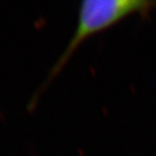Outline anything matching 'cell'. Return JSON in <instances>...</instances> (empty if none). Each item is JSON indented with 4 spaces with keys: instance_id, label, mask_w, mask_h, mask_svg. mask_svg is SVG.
Wrapping results in <instances>:
<instances>
[{
    "instance_id": "6da1fadb",
    "label": "cell",
    "mask_w": 156,
    "mask_h": 156,
    "mask_svg": "<svg viewBox=\"0 0 156 156\" xmlns=\"http://www.w3.org/2000/svg\"><path fill=\"white\" fill-rule=\"evenodd\" d=\"M156 9V1L150 0H83L79 3L77 11V23L73 35L57 61L49 70L47 77L40 88L30 98L27 105L33 111L38 105L40 96L48 88L52 81L64 69L66 64L81 44L87 38L108 29L121 20L133 14L147 18Z\"/></svg>"
}]
</instances>
